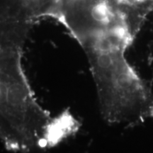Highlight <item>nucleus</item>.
<instances>
[{
  "instance_id": "f257e3e1",
  "label": "nucleus",
  "mask_w": 153,
  "mask_h": 153,
  "mask_svg": "<svg viewBox=\"0 0 153 153\" xmlns=\"http://www.w3.org/2000/svg\"><path fill=\"white\" fill-rule=\"evenodd\" d=\"M91 18L96 23L102 26H108L111 24L110 9L106 1H101L95 4L91 10Z\"/></svg>"
}]
</instances>
